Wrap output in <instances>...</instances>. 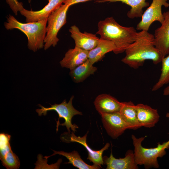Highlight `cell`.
Masks as SVG:
<instances>
[{
	"mask_svg": "<svg viewBox=\"0 0 169 169\" xmlns=\"http://www.w3.org/2000/svg\"><path fill=\"white\" fill-rule=\"evenodd\" d=\"M120 112L129 129L136 130L141 127L137 116L136 105L133 102H121Z\"/></svg>",
	"mask_w": 169,
	"mask_h": 169,
	"instance_id": "cell-17",
	"label": "cell"
},
{
	"mask_svg": "<svg viewBox=\"0 0 169 169\" xmlns=\"http://www.w3.org/2000/svg\"><path fill=\"white\" fill-rule=\"evenodd\" d=\"M89 51L75 47L65 54L60 64L62 67L71 70L82 64L88 59Z\"/></svg>",
	"mask_w": 169,
	"mask_h": 169,
	"instance_id": "cell-16",
	"label": "cell"
},
{
	"mask_svg": "<svg viewBox=\"0 0 169 169\" xmlns=\"http://www.w3.org/2000/svg\"><path fill=\"white\" fill-rule=\"evenodd\" d=\"M94 105L96 110L100 115L119 112L121 102L110 95L103 94L96 97L94 101Z\"/></svg>",
	"mask_w": 169,
	"mask_h": 169,
	"instance_id": "cell-15",
	"label": "cell"
},
{
	"mask_svg": "<svg viewBox=\"0 0 169 169\" xmlns=\"http://www.w3.org/2000/svg\"><path fill=\"white\" fill-rule=\"evenodd\" d=\"M65 0H48V3L40 10H28L23 8L20 13L26 18V22H37L47 18L59 8Z\"/></svg>",
	"mask_w": 169,
	"mask_h": 169,
	"instance_id": "cell-12",
	"label": "cell"
},
{
	"mask_svg": "<svg viewBox=\"0 0 169 169\" xmlns=\"http://www.w3.org/2000/svg\"><path fill=\"white\" fill-rule=\"evenodd\" d=\"M15 15L18 14V12H20L24 8L22 2L18 0H5Z\"/></svg>",
	"mask_w": 169,
	"mask_h": 169,
	"instance_id": "cell-24",
	"label": "cell"
},
{
	"mask_svg": "<svg viewBox=\"0 0 169 169\" xmlns=\"http://www.w3.org/2000/svg\"><path fill=\"white\" fill-rule=\"evenodd\" d=\"M167 55L162 59L161 74L158 81L152 87V91L158 90L169 83V53Z\"/></svg>",
	"mask_w": 169,
	"mask_h": 169,
	"instance_id": "cell-23",
	"label": "cell"
},
{
	"mask_svg": "<svg viewBox=\"0 0 169 169\" xmlns=\"http://www.w3.org/2000/svg\"><path fill=\"white\" fill-rule=\"evenodd\" d=\"M70 36L74 40L75 47L83 50L89 51L97 45L100 38L95 34L84 32H80L75 25L71 26L69 29Z\"/></svg>",
	"mask_w": 169,
	"mask_h": 169,
	"instance_id": "cell-11",
	"label": "cell"
},
{
	"mask_svg": "<svg viewBox=\"0 0 169 169\" xmlns=\"http://www.w3.org/2000/svg\"><path fill=\"white\" fill-rule=\"evenodd\" d=\"M115 48L113 42L100 38L97 45L89 51L88 59L94 64L101 59L106 53L113 52Z\"/></svg>",
	"mask_w": 169,
	"mask_h": 169,
	"instance_id": "cell-18",
	"label": "cell"
},
{
	"mask_svg": "<svg viewBox=\"0 0 169 169\" xmlns=\"http://www.w3.org/2000/svg\"><path fill=\"white\" fill-rule=\"evenodd\" d=\"M54 153L49 156H45L44 158L47 159L49 157L59 154L65 157L69 160V162L65 163L66 164H71L74 166L79 169H98L101 168L99 166L95 165H90L85 162L81 158L78 152L73 151L71 152H67L64 151H56L53 150Z\"/></svg>",
	"mask_w": 169,
	"mask_h": 169,
	"instance_id": "cell-21",
	"label": "cell"
},
{
	"mask_svg": "<svg viewBox=\"0 0 169 169\" xmlns=\"http://www.w3.org/2000/svg\"><path fill=\"white\" fill-rule=\"evenodd\" d=\"M163 95L165 96L169 95V86H167L164 89Z\"/></svg>",
	"mask_w": 169,
	"mask_h": 169,
	"instance_id": "cell-26",
	"label": "cell"
},
{
	"mask_svg": "<svg viewBox=\"0 0 169 169\" xmlns=\"http://www.w3.org/2000/svg\"><path fill=\"white\" fill-rule=\"evenodd\" d=\"M164 19L154 34L155 45L164 58L169 53V11L163 13Z\"/></svg>",
	"mask_w": 169,
	"mask_h": 169,
	"instance_id": "cell-10",
	"label": "cell"
},
{
	"mask_svg": "<svg viewBox=\"0 0 169 169\" xmlns=\"http://www.w3.org/2000/svg\"><path fill=\"white\" fill-rule=\"evenodd\" d=\"M88 59L85 62L70 70L69 74L75 83L83 82L87 78L93 74L97 70V68Z\"/></svg>",
	"mask_w": 169,
	"mask_h": 169,
	"instance_id": "cell-20",
	"label": "cell"
},
{
	"mask_svg": "<svg viewBox=\"0 0 169 169\" xmlns=\"http://www.w3.org/2000/svg\"><path fill=\"white\" fill-rule=\"evenodd\" d=\"M167 0H152L150 5L143 12L141 19L137 24L136 29L139 30L148 31L151 24L154 22L162 23L164 19L162 7H169Z\"/></svg>",
	"mask_w": 169,
	"mask_h": 169,
	"instance_id": "cell-7",
	"label": "cell"
},
{
	"mask_svg": "<svg viewBox=\"0 0 169 169\" xmlns=\"http://www.w3.org/2000/svg\"><path fill=\"white\" fill-rule=\"evenodd\" d=\"M103 125L108 135L116 139L122 134L129 126L120 112L100 115Z\"/></svg>",
	"mask_w": 169,
	"mask_h": 169,
	"instance_id": "cell-8",
	"label": "cell"
},
{
	"mask_svg": "<svg viewBox=\"0 0 169 169\" xmlns=\"http://www.w3.org/2000/svg\"><path fill=\"white\" fill-rule=\"evenodd\" d=\"M106 2L113 3L121 2L131 7L127 13V17L131 19L141 17L143 13V8L149 6V3L146 0H97L96 3Z\"/></svg>",
	"mask_w": 169,
	"mask_h": 169,
	"instance_id": "cell-19",
	"label": "cell"
},
{
	"mask_svg": "<svg viewBox=\"0 0 169 169\" xmlns=\"http://www.w3.org/2000/svg\"><path fill=\"white\" fill-rule=\"evenodd\" d=\"M90 0H65L63 3L67 4L71 6L78 3L85 2Z\"/></svg>",
	"mask_w": 169,
	"mask_h": 169,
	"instance_id": "cell-25",
	"label": "cell"
},
{
	"mask_svg": "<svg viewBox=\"0 0 169 169\" xmlns=\"http://www.w3.org/2000/svg\"><path fill=\"white\" fill-rule=\"evenodd\" d=\"M138 121L141 126L154 127L159 120L160 116L157 109L143 104L136 105Z\"/></svg>",
	"mask_w": 169,
	"mask_h": 169,
	"instance_id": "cell-14",
	"label": "cell"
},
{
	"mask_svg": "<svg viewBox=\"0 0 169 169\" xmlns=\"http://www.w3.org/2000/svg\"><path fill=\"white\" fill-rule=\"evenodd\" d=\"M87 133L83 137H80L76 136L73 131L71 134L69 132H64L61 135L60 138L62 141L65 142H76L82 145L88 151V155L87 159L92 162L94 165L102 167L101 165L104 164L102 156L103 152L105 151L108 149L110 144L107 143L101 150H94L89 147L87 143Z\"/></svg>",
	"mask_w": 169,
	"mask_h": 169,
	"instance_id": "cell-9",
	"label": "cell"
},
{
	"mask_svg": "<svg viewBox=\"0 0 169 169\" xmlns=\"http://www.w3.org/2000/svg\"><path fill=\"white\" fill-rule=\"evenodd\" d=\"M28 2L30 3H31V1L32 0H28Z\"/></svg>",
	"mask_w": 169,
	"mask_h": 169,
	"instance_id": "cell-27",
	"label": "cell"
},
{
	"mask_svg": "<svg viewBox=\"0 0 169 169\" xmlns=\"http://www.w3.org/2000/svg\"><path fill=\"white\" fill-rule=\"evenodd\" d=\"M145 137L137 138L134 135H131L135 162L138 165H143L146 169L158 168L159 165L157 158L166 155L165 150L169 148V140L162 144L158 143L156 147L146 148L141 145Z\"/></svg>",
	"mask_w": 169,
	"mask_h": 169,
	"instance_id": "cell-4",
	"label": "cell"
},
{
	"mask_svg": "<svg viewBox=\"0 0 169 169\" xmlns=\"http://www.w3.org/2000/svg\"><path fill=\"white\" fill-rule=\"evenodd\" d=\"M104 163L106 165L107 169H137L138 165L135 161L134 152L129 150L126 152L123 158L116 159L111 152L109 157H103Z\"/></svg>",
	"mask_w": 169,
	"mask_h": 169,
	"instance_id": "cell-13",
	"label": "cell"
},
{
	"mask_svg": "<svg viewBox=\"0 0 169 169\" xmlns=\"http://www.w3.org/2000/svg\"><path fill=\"white\" fill-rule=\"evenodd\" d=\"M0 159L2 165L7 169H18L20 166L19 158L12 151L10 146L0 149Z\"/></svg>",
	"mask_w": 169,
	"mask_h": 169,
	"instance_id": "cell-22",
	"label": "cell"
},
{
	"mask_svg": "<svg viewBox=\"0 0 169 169\" xmlns=\"http://www.w3.org/2000/svg\"><path fill=\"white\" fill-rule=\"evenodd\" d=\"M47 19L48 18L37 22L23 23L9 14L4 26L7 30L17 29L23 32L27 37L28 49L36 52L44 47Z\"/></svg>",
	"mask_w": 169,
	"mask_h": 169,
	"instance_id": "cell-3",
	"label": "cell"
},
{
	"mask_svg": "<svg viewBox=\"0 0 169 169\" xmlns=\"http://www.w3.org/2000/svg\"><path fill=\"white\" fill-rule=\"evenodd\" d=\"M96 34L100 38L113 42L115 46L113 52L118 54L125 51L136 40L138 32L133 27H125L120 25L113 17L100 21Z\"/></svg>",
	"mask_w": 169,
	"mask_h": 169,
	"instance_id": "cell-2",
	"label": "cell"
},
{
	"mask_svg": "<svg viewBox=\"0 0 169 169\" xmlns=\"http://www.w3.org/2000/svg\"><path fill=\"white\" fill-rule=\"evenodd\" d=\"M154 39V35L148 31L138 32L135 40L125 50V55L121 61L134 69L142 66L147 60L155 64L161 62L164 57L155 47Z\"/></svg>",
	"mask_w": 169,
	"mask_h": 169,
	"instance_id": "cell-1",
	"label": "cell"
},
{
	"mask_svg": "<svg viewBox=\"0 0 169 169\" xmlns=\"http://www.w3.org/2000/svg\"><path fill=\"white\" fill-rule=\"evenodd\" d=\"M74 96H72L68 102L67 103L65 100L60 104H54L51 105V106L48 108H45L39 104L41 109L36 110V112L38 115L41 116L42 115H46L48 111L51 110L56 111L59 115L58 120L56 121V130L57 131L59 125L65 126L69 132L70 131V129L74 132L76 131V129L78 127L76 125L72 124V119L73 117L76 115H82L81 112L75 109L73 106L72 101Z\"/></svg>",
	"mask_w": 169,
	"mask_h": 169,
	"instance_id": "cell-5",
	"label": "cell"
},
{
	"mask_svg": "<svg viewBox=\"0 0 169 169\" xmlns=\"http://www.w3.org/2000/svg\"><path fill=\"white\" fill-rule=\"evenodd\" d=\"M70 6L64 4L53 12L48 17L46 33L44 40V49L51 46L55 47L59 40L57 34L61 28L67 22V14Z\"/></svg>",
	"mask_w": 169,
	"mask_h": 169,
	"instance_id": "cell-6",
	"label": "cell"
}]
</instances>
